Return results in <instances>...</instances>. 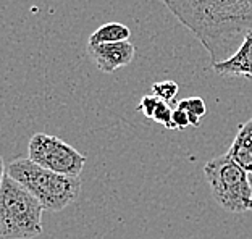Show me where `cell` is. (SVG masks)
Returning a JSON list of instances; mask_svg holds the SVG:
<instances>
[{"label":"cell","instance_id":"obj_1","mask_svg":"<svg viewBox=\"0 0 252 239\" xmlns=\"http://www.w3.org/2000/svg\"><path fill=\"white\" fill-rule=\"evenodd\" d=\"M176 20L207 50L212 63L228 60L252 30L246 0H163Z\"/></svg>","mask_w":252,"mask_h":239},{"label":"cell","instance_id":"obj_2","mask_svg":"<svg viewBox=\"0 0 252 239\" xmlns=\"http://www.w3.org/2000/svg\"><path fill=\"white\" fill-rule=\"evenodd\" d=\"M7 175L42 204L44 210L62 212L76 201L81 192L79 176H68L39 167L30 158H16L7 165Z\"/></svg>","mask_w":252,"mask_h":239},{"label":"cell","instance_id":"obj_3","mask_svg":"<svg viewBox=\"0 0 252 239\" xmlns=\"http://www.w3.org/2000/svg\"><path fill=\"white\" fill-rule=\"evenodd\" d=\"M42 204L5 175L0 186V238L34 239L42 235Z\"/></svg>","mask_w":252,"mask_h":239},{"label":"cell","instance_id":"obj_4","mask_svg":"<svg viewBox=\"0 0 252 239\" xmlns=\"http://www.w3.org/2000/svg\"><path fill=\"white\" fill-rule=\"evenodd\" d=\"M205 179L210 186L214 201L226 212H248L252 199L248 172L234 163L228 153L215 157L205 163Z\"/></svg>","mask_w":252,"mask_h":239},{"label":"cell","instance_id":"obj_5","mask_svg":"<svg viewBox=\"0 0 252 239\" xmlns=\"http://www.w3.org/2000/svg\"><path fill=\"white\" fill-rule=\"evenodd\" d=\"M28 158L39 167L68 176H79L86 165V157L73 146L45 133H36L31 138Z\"/></svg>","mask_w":252,"mask_h":239},{"label":"cell","instance_id":"obj_6","mask_svg":"<svg viewBox=\"0 0 252 239\" xmlns=\"http://www.w3.org/2000/svg\"><path fill=\"white\" fill-rule=\"evenodd\" d=\"M91 60L102 73H113L134 60L136 49L129 41L88 45Z\"/></svg>","mask_w":252,"mask_h":239},{"label":"cell","instance_id":"obj_7","mask_svg":"<svg viewBox=\"0 0 252 239\" xmlns=\"http://www.w3.org/2000/svg\"><path fill=\"white\" fill-rule=\"evenodd\" d=\"M215 73L228 78H246L252 81V30L244 34L243 44L228 60L212 63Z\"/></svg>","mask_w":252,"mask_h":239},{"label":"cell","instance_id":"obj_8","mask_svg":"<svg viewBox=\"0 0 252 239\" xmlns=\"http://www.w3.org/2000/svg\"><path fill=\"white\" fill-rule=\"evenodd\" d=\"M226 153L244 172L252 173V118L239 124L236 138Z\"/></svg>","mask_w":252,"mask_h":239},{"label":"cell","instance_id":"obj_9","mask_svg":"<svg viewBox=\"0 0 252 239\" xmlns=\"http://www.w3.org/2000/svg\"><path fill=\"white\" fill-rule=\"evenodd\" d=\"M131 37V30L126 25L122 23H105V25L99 26L97 30L89 36L88 45H95V44H107V42H123L129 41Z\"/></svg>","mask_w":252,"mask_h":239},{"label":"cell","instance_id":"obj_10","mask_svg":"<svg viewBox=\"0 0 252 239\" xmlns=\"http://www.w3.org/2000/svg\"><path fill=\"white\" fill-rule=\"evenodd\" d=\"M178 84H176L175 81H170V79H167V81H158V83H154L152 84V94L157 95V97L160 100L163 102H168V104H171V102L175 100L176 94H178Z\"/></svg>","mask_w":252,"mask_h":239},{"label":"cell","instance_id":"obj_11","mask_svg":"<svg viewBox=\"0 0 252 239\" xmlns=\"http://www.w3.org/2000/svg\"><path fill=\"white\" fill-rule=\"evenodd\" d=\"M171 115H173V109H171V105L168 104V102H163L160 100L156 112H154V117L152 120L156 123H160L163 124L167 129H176V126L173 124V121H171Z\"/></svg>","mask_w":252,"mask_h":239},{"label":"cell","instance_id":"obj_12","mask_svg":"<svg viewBox=\"0 0 252 239\" xmlns=\"http://www.w3.org/2000/svg\"><path fill=\"white\" fill-rule=\"evenodd\" d=\"M178 109H183L188 112L189 115H196L199 118H202L205 113H207V107H205V102L200 97H189V99H183L176 104Z\"/></svg>","mask_w":252,"mask_h":239},{"label":"cell","instance_id":"obj_13","mask_svg":"<svg viewBox=\"0 0 252 239\" xmlns=\"http://www.w3.org/2000/svg\"><path fill=\"white\" fill-rule=\"evenodd\" d=\"M158 102H160V99L157 97V95L147 94V95H144V97L141 99L139 107H137V110L144 113V117H147V118H151V120H152L154 112H156L157 105H158Z\"/></svg>","mask_w":252,"mask_h":239},{"label":"cell","instance_id":"obj_14","mask_svg":"<svg viewBox=\"0 0 252 239\" xmlns=\"http://www.w3.org/2000/svg\"><path fill=\"white\" fill-rule=\"evenodd\" d=\"M171 121H173V124L176 126V129H185V128H188V126H191V124H189L188 112H185L183 109H178V107H175V109H173Z\"/></svg>","mask_w":252,"mask_h":239},{"label":"cell","instance_id":"obj_15","mask_svg":"<svg viewBox=\"0 0 252 239\" xmlns=\"http://www.w3.org/2000/svg\"><path fill=\"white\" fill-rule=\"evenodd\" d=\"M7 175V168H5V163H3V158L0 157V186H2V181Z\"/></svg>","mask_w":252,"mask_h":239},{"label":"cell","instance_id":"obj_16","mask_svg":"<svg viewBox=\"0 0 252 239\" xmlns=\"http://www.w3.org/2000/svg\"><path fill=\"white\" fill-rule=\"evenodd\" d=\"M248 2V10H249V18H251V25H252V0H246Z\"/></svg>","mask_w":252,"mask_h":239},{"label":"cell","instance_id":"obj_17","mask_svg":"<svg viewBox=\"0 0 252 239\" xmlns=\"http://www.w3.org/2000/svg\"><path fill=\"white\" fill-rule=\"evenodd\" d=\"M249 176V184H251V189H252V173H248Z\"/></svg>","mask_w":252,"mask_h":239},{"label":"cell","instance_id":"obj_18","mask_svg":"<svg viewBox=\"0 0 252 239\" xmlns=\"http://www.w3.org/2000/svg\"><path fill=\"white\" fill-rule=\"evenodd\" d=\"M248 210H252V199H251V202H249V206H248Z\"/></svg>","mask_w":252,"mask_h":239}]
</instances>
